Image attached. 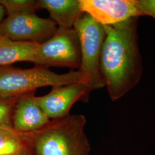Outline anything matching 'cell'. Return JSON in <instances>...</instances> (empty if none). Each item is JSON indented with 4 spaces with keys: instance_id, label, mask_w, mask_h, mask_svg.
I'll return each mask as SVG.
<instances>
[{
    "instance_id": "obj_1",
    "label": "cell",
    "mask_w": 155,
    "mask_h": 155,
    "mask_svg": "<svg viewBox=\"0 0 155 155\" xmlns=\"http://www.w3.org/2000/svg\"><path fill=\"white\" fill-rule=\"evenodd\" d=\"M139 17L104 26L106 37L100 59L101 71L113 101L119 100L136 86L143 72L139 50Z\"/></svg>"
},
{
    "instance_id": "obj_2",
    "label": "cell",
    "mask_w": 155,
    "mask_h": 155,
    "mask_svg": "<svg viewBox=\"0 0 155 155\" xmlns=\"http://www.w3.org/2000/svg\"><path fill=\"white\" fill-rule=\"evenodd\" d=\"M86 117L68 115L51 120L45 127L28 133L32 155H89L90 145L84 129Z\"/></svg>"
},
{
    "instance_id": "obj_3",
    "label": "cell",
    "mask_w": 155,
    "mask_h": 155,
    "mask_svg": "<svg viewBox=\"0 0 155 155\" xmlns=\"http://www.w3.org/2000/svg\"><path fill=\"white\" fill-rule=\"evenodd\" d=\"M78 82L87 84L86 78L79 70L58 74L47 67L39 66L29 69L0 66V97L3 98H16L36 91L41 87L59 86Z\"/></svg>"
},
{
    "instance_id": "obj_4",
    "label": "cell",
    "mask_w": 155,
    "mask_h": 155,
    "mask_svg": "<svg viewBox=\"0 0 155 155\" xmlns=\"http://www.w3.org/2000/svg\"><path fill=\"white\" fill-rule=\"evenodd\" d=\"M73 28L79 38L81 63L79 70L86 78L91 90L105 86L100 68V59L105 39V27L95 21L87 13L79 19Z\"/></svg>"
},
{
    "instance_id": "obj_5",
    "label": "cell",
    "mask_w": 155,
    "mask_h": 155,
    "mask_svg": "<svg viewBox=\"0 0 155 155\" xmlns=\"http://www.w3.org/2000/svg\"><path fill=\"white\" fill-rule=\"evenodd\" d=\"M33 63L36 66L67 67L74 70L81 63L79 38L74 28H58L54 35L39 43L35 52Z\"/></svg>"
},
{
    "instance_id": "obj_6",
    "label": "cell",
    "mask_w": 155,
    "mask_h": 155,
    "mask_svg": "<svg viewBox=\"0 0 155 155\" xmlns=\"http://www.w3.org/2000/svg\"><path fill=\"white\" fill-rule=\"evenodd\" d=\"M58 28L52 19L40 17L35 12H24L9 15L1 21L0 37L41 43L52 37Z\"/></svg>"
},
{
    "instance_id": "obj_7",
    "label": "cell",
    "mask_w": 155,
    "mask_h": 155,
    "mask_svg": "<svg viewBox=\"0 0 155 155\" xmlns=\"http://www.w3.org/2000/svg\"><path fill=\"white\" fill-rule=\"evenodd\" d=\"M91 89L82 82L52 87L49 93L38 97L39 105L51 120L70 115L72 106L78 101L87 103Z\"/></svg>"
},
{
    "instance_id": "obj_8",
    "label": "cell",
    "mask_w": 155,
    "mask_h": 155,
    "mask_svg": "<svg viewBox=\"0 0 155 155\" xmlns=\"http://www.w3.org/2000/svg\"><path fill=\"white\" fill-rule=\"evenodd\" d=\"M82 11L103 26L124 22L143 15L136 6V0H79Z\"/></svg>"
},
{
    "instance_id": "obj_9",
    "label": "cell",
    "mask_w": 155,
    "mask_h": 155,
    "mask_svg": "<svg viewBox=\"0 0 155 155\" xmlns=\"http://www.w3.org/2000/svg\"><path fill=\"white\" fill-rule=\"evenodd\" d=\"M35 91L17 98L12 115V126L21 133H29L45 127L51 119L39 105Z\"/></svg>"
},
{
    "instance_id": "obj_10",
    "label": "cell",
    "mask_w": 155,
    "mask_h": 155,
    "mask_svg": "<svg viewBox=\"0 0 155 155\" xmlns=\"http://www.w3.org/2000/svg\"><path fill=\"white\" fill-rule=\"evenodd\" d=\"M39 8L46 9L58 28L71 29L83 16L79 0H38Z\"/></svg>"
},
{
    "instance_id": "obj_11",
    "label": "cell",
    "mask_w": 155,
    "mask_h": 155,
    "mask_svg": "<svg viewBox=\"0 0 155 155\" xmlns=\"http://www.w3.org/2000/svg\"><path fill=\"white\" fill-rule=\"evenodd\" d=\"M38 43L13 41L0 37V66L19 61L32 62Z\"/></svg>"
},
{
    "instance_id": "obj_12",
    "label": "cell",
    "mask_w": 155,
    "mask_h": 155,
    "mask_svg": "<svg viewBox=\"0 0 155 155\" xmlns=\"http://www.w3.org/2000/svg\"><path fill=\"white\" fill-rule=\"evenodd\" d=\"M31 151L28 133L16 130L12 125H0V155H17Z\"/></svg>"
},
{
    "instance_id": "obj_13",
    "label": "cell",
    "mask_w": 155,
    "mask_h": 155,
    "mask_svg": "<svg viewBox=\"0 0 155 155\" xmlns=\"http://www.w3.org/2000/svg\"><path fill=\"white\" fill-rule=\"evenodd\" d=\"M8 15L24 12H36L40 9L37 1L34 0H0Z\"/></svg>"
},
{
    "instance_id": "obj_14",
    "label": "cell",
    "mask_w": 155,
    "mask_h": 155,
    "mask_svg": "<svg viewBox=\"0 0 155 155\" xmlns=\"http://www.w3.org/2000/svg\"><path fill=\"white\" fill-rule=\"evenodd\" d=\"M17 98L0 97V125H12V115Z\"/></svg>"
},
{
    "instance_id": "obj_15",
    "label": "cell",
    "mask_w": 155,
    "mask_h": 155,
    "mask_svg": "<svg viewBox=\"0 0 155 155\" xmlns=\"http://www.w3.org/2000/svg\"><path fill=\"white\" fill-rule=\"evenodd\" d=\"M136 6L143 16L155 18V0H137Z\"/></svg>"
},
{
    "instance_id": "obj_16",
    "label": "cell",
    "mask_w": 155,
    "mask_h": 155,
    "mask_svg": "<svg viewBox=\"0 0 155 155\" xmlns=\"http://www.w3.org/2000/svg\"><path fill=\"white\" fill-rule=\"evenodd\" d=\"M5 14V10L4 8L1 5H0V23L3 20Z\"/></svg>"
},
{
    "instance_id": "obj_17",
    "label": "cell",
    "mask_w": 155,
    "mask_h": 155,
    "mask_svg": "<svg viewBox=\"0 0 155 155\" xmlns=\"http://www.w3.org/2000/svg\"><path fill=\"white\" fill-rule=\"evenodd\" d=\"M17 155H32V154L31 151H28V152H24V153H21V154Z\"/></svg>"
}]
</instances>
